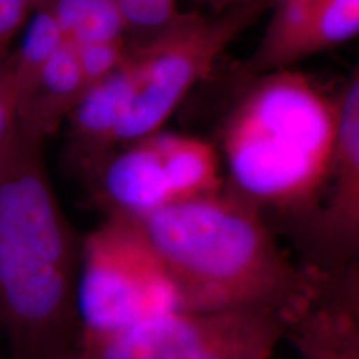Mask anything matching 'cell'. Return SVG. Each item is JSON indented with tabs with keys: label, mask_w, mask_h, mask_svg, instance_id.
Segmentation results:
<instances>
[{
	"label": "cell",
	"mask_w": 359,
	"mask_h": 359,
	"mask_svg": "<svg viewBox=\"0 0 359 359\" xmlns=\"http://www.w3.org/2000/svg\"><path fill=\"white\" fill-rule=\"evenodd\" d=\"M17 120V80L12 52L0 64V142Z\"/></svg>",
	"instance_id": "16"
},
{
	"label": "cell",
	"mask_w": 359,
	"mask_h": 359,
	"mask_svg": "<svg viewBox=\"0 0 359 359\" xmlns=\"http://www.w3.org/2000/svg\"><path fill=\"white\" fill-rule=\"evenodd\" d=\"M45 140L17 118L0 142V331L13 359H69L80 338L82 238L53 191Z\"/></svg>",
	"instance_id": "1"
},
{
	"label": "cell",
	"mask_w": 359,
	"mask_h": 359,
	"mask_svg": "<svg viewBox=\"0 0 359 359\" xmlns=\"http://www.w3.org/2000/svg\"><path fill=\"white\" fill-rule=\"evenodd\" d=\"M258 47L240 65V82L291 69L359 34V0H275Z\"/></svg>",
	"instance_id": "7"
},
{
	"label": "cell",
	"mask_w": 359,
	"mask_h": 359,
	"mask_svg": "<svg viewBox=\"0 0 359 359\" xmlns=\"http://www.w3.org/2000/svg\"><path fill=\"white\" fill-rule=\"evenodd\" d=\"M90 183L109 215L142 218L175 203L155 133L120 147Z\"/></svg>",
	"instance_id": "10"
},
{
	"label": "cell",
	"mask_w": 359,
	"mask_h": 359,
	"mask_svg": "<svg viewBox=\"0 0 359 359\" xmlns=\"http://www.w3.org/2000/svg\"><path fill=\"white\" fill-rule=\"evenodd\" d=\"M257 2L203 17L182 12L163 30L130 43L135 90L118 128V145L161 132L173 111L203 80L222 52L271 8Z\"/></svg>",
	"instance_id": "5"
},
{
	"label": "cell",
	"mask_w": 359,
	"mask_h": 359,
	"mask_svg": "<svg viewBox=\"0 0 359 359\" xmlns=\"http://www.w3.org/2000/svg\"><path fill=\"white\" fill-rule=\"evenodd\" d=\"M128 48L130 42L127 37L100 40V42H90L77 47L80 69H82L87 90L118 69L127 58Z\"/></svg>",
	"instance_id": "14"
},
{
	"label": "cell",
	"mask_w": 359,
	"mask_h": 359,
	"mask_svg": "<svg viewBox=\"0 0 359 359\" xmlns=\"http://www.w3.org/2000/svg\"><path fill=\"white\" fill-rule=\"evenodd\" d=\"M45 0H0V64L11 53V43Z\"/></svg>",
	"instance_id": "15"
},
{
	"label": "cell",
	"mask_w": 359,
	"mask_h": 359,
	"mask_svg": "<svg viewBox=\"0 0 359 359\" xmlns=\"http://www.w3.org/2000/svg\"><path fill=\"white\" fill-rule=\"evenodd\" d=\"M156 145L175 203L219 191L224 178L213 143L190 135L156 132Z\"/></svg>",
	"instance_id": "12"
},
{
	"label": "cell",
	"mask_w": 359,
	"mask_h": 359,
	"mask_svg": "<svg viewBox=\"0 0 359 359\" xmlns=\"http://www.w3.org/2000/svg\"><path fill=\"white\" fill-rule=\"evenodd\" d=\"M339 122L327 182V201L316 212L318 235L339 257H353L359 243V77L358 69L339 90Z\"/></svg>",
	"instance_id": "8"
},
{
	"label": "cell",
	"mask_w": 359,
	"mask_h": 359,
	"mask_svg": "<svg viewBox=\"0 0 359 359\" xmlns=\"http://www.w3.org/2000/svg\"><path fill=\"white\" fill-rule=\"evenodd\" d=\"M135 77L128 48L123 64L92 85L67 116V161L88 182L120 148L118 128L132 100Z\"/></svg>",
	"instance_id": "9"
},
{
	"label": "cell",
	"mask_w": 359,
	"mask_h": 359,
	"mask_svg": "<svg viewBox=\"0 0 359 359\" xmlns=\"http://www.w3.org/2000/svg\"><path fill=\"white\" fill-rule=\"evenodd\" d=\"M182 309V294L168 268L132 218L109 215L82 238L79 341Z\"/></svg>",
	"instance_id": "4"
},
{
	"label": "cell",
	"mask_w": 359,
	"mask_h": 359,
	"mask_svg": "<svg viewBox=\"0 0 359 359\" xmlns=\"http://www.w3.org/2000/svg\"><path fill=\"white\" fill-rule=\"evenodd\" d=\"M241 83L219 132L226 185L259 210L314 215L333 167L339 93L293 69Z\"/></svg>",
	"instance_id": "3"
},
{
	"label": "cell",
	"mask_w": 359,
	"mask_h": 359,
	"mask_svg": "<svg viewBox=\"0 0 359 359\" xmlns=\"http://www.w3.org/2000/svg\"><path fill=\"white\" fill-rule=\"evenodd\" d=\"M206 6H210L215 11V13H222L230 11V8L248 6V4H257V2H275V0H201Z\"/></svg>",
	"instance_id": "17"
},
{
	"label": "cell",
	"mask_w": 359,
	"mask_h": 359,
	"mask_svg": "<svg viewBox=\"0 0 359 359\" xmlns=\"http://www.w3.org/2000/svg\"><path fill=\"white\" fill-rule=\"evenodd\" d=\"M288 325L257 309H182L80 339L69 359H271Z\"/></svg>",
	"instance_id": "6"
},
{
	"label": "cell",
	"mask_w": 359,
	"mask_h": 359,
	"mask_svg": "<svg viewBox=\"0 0 359 359\" xmlns=\"http://www.w3.org/2000/svg\"><path fill=\"white\" fill-rule=\"evenodd\" d=\"M60 27L62 40L75 47L127 37V24L116 0H45Z\"/></svg>",
	"instance_id": "13"
},
{
	"label": "cell",
	"mask_w": 359,
	"mask_h": 359,
	"mask_svg": "<svg viewBox=\"0 0 359 359\" xmlns=\"http://www.w3.org/2000/svg\"><path fill=\"white\" fill-rule=\"evenodd\" d=\"M87 92L77 47L65 40L48 58L42 74L17 110V118L43 135L52 137Z\"/></svg>",
	"instance_id": "11"
},
{
	"label": "cell",
	"mask_w": 359,
	"mask_h": 359,
	"mask_svg": "<svg viewBox=\"0 0 359 359\" xmlns=\"http://www.w3.org/2000/svg\"><path fill=\"white\" fill-rule=\"evenodd\" d=\"M191 311L257 309L291 326L321 298L323 278L291 262L262 210L231 187L132 218Z\"/></svg>",
	"instance_id": "2"
}]
</instances>
